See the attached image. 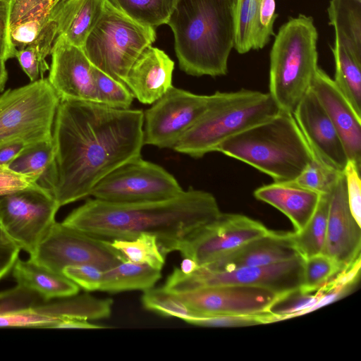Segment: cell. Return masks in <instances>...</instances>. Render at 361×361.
<instances>
[{
  "instance_id": "6da1fadb",
  "label": "cell",
  "mask_w": 361,
  "mask_h": 361,
  "mask_svg": "<svg viewBox=\"0 0 361 361\" xmlns=\"http://www.w3.org/2000/svg\"><path fill=\"white\" fill-rule=\"evenodd\" d=\"M144 112L60 100L52 130L54 161L44 183L59 207L90 195L122 164L140 157Z\"/></svg>"
},
{
  "instance_id": "7a4b0ae2",
  "label": "cell",
  "mask_w": 361,
  "mask_h": 361,
  "mask_svg": "<svg viewBox=\"0 0 361 361\" xmlns=\"http://www.w3.org/2000/svg\"><path fill=\"white\" fill-rule=\"evenodd\" d=\"M221 213L212 193L190 188L176 197L157 201L117 203L89 199L62 222L109 241L152 234L166 257L176 251L189 235Z\"/></svg>"
},
{
  "instance_id": "3957f363",
  "label": "cell",
  "mask_w": 361,
  "mask_h": 361,
  "mask_svg": "<svg viewBox=\"0 0 361 361\" xmlns=\"http://www.w3.org/2000/svg\"><path fill=\"white\" fill-rule=\"evenodd\" d=\"M233 0H178L167 25L181 71L223 76L234 47Z\"/></svg>"
},
{
  "instance_id": "277c9868",
  "label": "cell",
  "mask_w": 361,
  "mask_h": 361,
  "mask_svg": "<svg viewBox=\"0 0 361 361\" xmlns=\"http://www.w3.org/2000/svg\"><path fill=\"white\" fill-rule=\"evenodd\" d=\"M215 152L252 166L274 182L294 180L314 156L293 114L282 111L225 140Z\"/></svg>"
},
{
  "instance_id": "5b68a950",
  "label": "cell",
  "mask_w": 361,
  "mask_h": 361,
  "mask_svg": "<svg viewBox=\"0 0 361 361\" xmlns=\"http://www.w3.org/2000/svg\"><path fill=\"white\" fill-rule=\"evenodd\" d=\"M318 32L304 14L279 28L269 57V93L280 110L293 114L310 90L318 66Z\"/></svg>"
},
{
  "instance_id": "8992f818",
  "label": "cell",
  "mask_w": 361,
  "mask_h": 361,
  "mask_svg": "<svg viewBox=\"0 0 361 361\" xmlns=\"http://www.w3.org/2000/svg\"><path fill=\"white\" fill-rule=\"evenodd\" d=\"M281 111L269 92L241 89L217 92L212 105L173 147L200 158L233 135L268 121Z\"/></svg>"
},
{
  "instance_id": "52a82bcc",
  "label": "cell",
  "mask_w": 361,
  "mask_h": 361,
  "mask_svg": "<svg viewBox=\"0 0 361 361\" xmlns=\"http://www.w3.org/2000/svg\"><path fill=\"white\" fill-rule=\"evenodd\" d=\"M156 37L154 28L138 23L106 0L82 49L94 67L125 84L129 69Z\"/></svg>"
},
{
  "instance_id": "ba28073f",
  "label": "cell",
  "mask_w": 361,
  "mask_h": 361,
  "mask_svg": "<svg viewBox=\"0 0 361 361\" xmlns=\"http://www.w3.org/2000/svg\"><path fill=\"white\" fill-rule=\"evenodd\" d=\"M60 99L42 78L0 94V148L51 140Z\"/></svg>"
},
{
  "instance_id": "9c48e42d",
  "label": "cell",
  "mask_w": 361,
  "mask_h": 361,
  "mask_svg": "<svg viewBox=\"0 0 361 361\" xmlns=\"http://www.w3.org/2000/svg\"><path fill=\"white\" fill-rule=\"evenodd\" d=\"M302 267L303 259L300 256L270 265L229 270L212 271L200 267L189 274L175 267L162 287L169 292L181 293L209 286H243L282 294L300 288Z\"/></svg>"
},
{
  "instance_id": "30bf717a",
  "label": "cell",
  "mask_w": 361,
  "mask_h": 361,
  "mask_svg": "<svg viewBox=\"0 0 361 361\" xmlns=\"http://www.w3.org/2000/svg\"><path fill=\"white\" fill-rule=\"evenodd\" d=\"M30 259L59 273H62L66 267L85 264L105 271L126 259L110 241L56 221Z\"/></svg>"
},
{
  "instance_id": "8fae6325",
  "label": "cell",
  "mask_w": 361,
  "mask_h": 361,
  "mask_svg": "<svg viewBox=\"0 0 361 361\" xmlns=\"http://www.w3.org/2000/svg\"><path fill=\"white\" fill-rule=\"evenodd\" d=\"M59 208L52 195L40 185L0 195V228L30 255L56 221Z\"/></svg>"
},
{
  "instance_id": "7c38bea8",
  "label": "cell",
  "mask_w": 361,
  "mask_h": 361,
  "mask_svg": "<svg viewBox=\"0 0 361 361\" xmlns=\"http://www.w3.org/2000/svg\"><path fill=\"white\" fill-rule=\"evenodd\" d=\"M183 191L172 174L140 156L122 164L102 178L90 195L103 201L129 203L169 199Z\"/></svg>"
},
{
  "instance_id": "4fadbf2b",
  "label": "cell",
  "mask_w": 361,
  "mask_h": 361,
  "mask_svg": "<svg viewBox=\"0 0 361 361\" xmlns=\"http://www.w3.org/2000/svg\"><path fill=\"white\" fill-rule=\"evenodd\" d=\"M216 97L217 92L197 94L173 86L144 112V145L173 149Z\"/></svg>"
},
{
  "instance_id": "5bb4252c",
  "label": "cell",
  "mask_w": 361,
  "mask_h": 361,
  "mask_svg": "<svg viewBox=\"0 0 361 361\" xmlns=\"http://www.w3.org/2000/svg\"><path fill=\"white\" fill-rule=\"evenodd\" d=\"M271 231L260 221L247 216L221 212L185 238L176 251L202 267Z\"/></svg>"
},
{
  "instance_id": "9a60e30c",
  "label": "cell",
  "mask_w": 361,
  "mask_h": 361,
  "mask_svg": "<svg viewBox=\"0 0 361 361\" xmlns=\"http://www.w3.org/2000/svg\"><path fill=\"white\" fill-rule=\"evenodd\" d=\"M113 300L89 294L44 301L35 306L0 315V327L56 328L69 319L94 320L110 316Z\"/></svg>"
},
{
  "instance_id": "2e32d148",
  "label": "cell",
  "mask_w": 361,
  "mask_h": 361,
  "mask_svg": "<svg viewBox=\"0 0 361 361\" xmlns=\"http://www.w3.org/2000/svg\"><path fill=\"white\" fill-rule=\"evenodd\" d=\"M196 317L267 312L280 294L252 286H217L175 293Z\"/></svg>"
},
{
  "instance_id": "e0dca14e",
  "label": "cell",
  "mask_w": 361,
  "mask_h": 361,
  "mask_svg": "<svg viewBox=\"0 0 361 361\" xmlns=\"http://www.w3.org/2000/svg\"><path fill=\"white\" fill-rule=\"evenodd\" d=\"M47 78L60 100L98 103L94 66L82 48L56 38Z\"/></svg>"
},
{
  "instance_id": "ac0fdd59",
  "label": "cell",
  "mask_w": 361,
  "mask_h": 361,
  "mask_svg": "<svg viewBox=\"0 0 361 361\" xmlns=\"http://www.w3.org/2000/svg\"><path fill=\"white\" fill-rule=\"evenodd\" d=\"M293 115L314 157L327 166L343 173L348 161L343 143L311 89Z\"/></svg>"
},
{
  "instance_id": "d6986e66",
  "label": "cell",
  "mask_w": 361,
  "mask_h": 361,
  "mask_svg": "<svg viewBox=\"0 0 361 361\" xmlns=\"http://www.w3.org/2000/svg\"><path fill=\"white\" fill-rule=\"evenodd\" d=\"M361 226L353 217L348 202L345 181L341 173L329 199L324 254L342 270L360 260Z\"/></svg>"
},
{
  "instance_id": "ffe728a7",
  "label": "cell",
  "mask_w": 361,
  "mask_h": 361,
  "mask_svg": "<svg viewBox=\"0 0 361 361\" xmlns=\"http://www.w3.org/2000/svg\"><path fill=\"white\" fill-rule=\"evenodd\" d=\"M310 89L336 127L348 160L361 168V116L334 80L320 68L315 73Z\"/></svg>"
},
{
  "instance_id": "44dd1931",
  "label": "cell",
  "mask_w": 361,
  "mask_h": 361,
  "mask_svg": "<svg viewBox=\"0 0 361 361\" xmlns=\"http://www.w3.org/2000/svg\"><path fill=\"white\" fill-rule=\"evenodd\" d=\"M174 62L161 49L147 47L129 69L125 84L134 98L152 104L172 87Z\"/></svg>"
},
{
  "instance_id": "7402d4cb",
  "label": "cell",
  "mask_w": 361,
  "mask_h": 361,
  "mask_svg": "<svg viewBox=\"0 0 361 361\" xmlns=\"http://www.w3.org/2000/svg\"><path fill=\"white\" fill-rule=\"evenodd\" d=\"M298 256L288 233L271 231L269 234L202 267L212 271L229 270L270 265Z\"/></svg>"
},
{
  "instance_id": "603a6c76",
  "label": "cell",
  "mask_w": 361,
  "mask_h": 361,
  "mask_svg": "<svg viewBox=\"0 0 361 361\" xmlns=\"http://www.w3.org/2000/svg\"><path fill=\"white\" fill-rule=\"evenodd\" d=\"M254 197L275 207L293 224L295 231L302 230L318 205L321 195L292 181L274 182L257 188Z\"/></svg>"
},
{
  "instance_id": "cb8c5ba5",
  "label": "cell",
  "mask_w": 361,
  "mask_h": 361,
  "mask_svg": "<svg viewBox=\"0 0 361 361\" xmlns=\"http://www.w3.org/2000/svg\"><path fill=\"white\" fill-rule=\"evenodd\" d=\"M106 0H61L55 4L50 19L56 26L57 36L83 48L85 41L99 20Z\"/></svg>"
},
{
  "instance_id": "d4e9b609",
  "label": "cell",
  "mask_w": 361,
  "mask_h": 361,
  "mask_svg": "<svg viewBox=\"0 0 361 361\" xmlns=\"http://www.w3.org/2000/svg\"><path fill=\"white\" fill-rule=\"evenodd\" d=\"M54 0H11L8 31L16 49L32 43L49 20Z\"/></svg>"
},
{
  "instance_id": "484cf974",
  "label": "cell",
  "mask_w": 361,
  "mask_h": 361,
  "mask_svg": "<svg viewBox=\"0 0 361 361\" xmlns=\"http://www.w3.org/2000/svg\"><path fill=\"white\" fill-rule=\"evenodd\" d=\"M11 271L17 284L35 291L45 300L72 296L80 290L79 286L63 273L51 270L30 258H18Z\"/></svg>"
},
{
  "instance_id": "4316f807",
  "label": "cell",
  "mask_w": 361,
  "mask_h": 361,
  "mask_svg": "<svg viewBox=\"0 0 361 361\" xmlns=\"http://www.w3.org/2000/svg\"><path fill=\"white\" fill-rule=\"evenodd\" d=\"M327 11L335 39L361 63V0H330Z\"/></svg>"
},
{
  "instance_id": "83f0119b",
  "label": "cell",
  "mask_w": 361,
  "mask_h": 361,
  "mask_svg": "<svg viewBox=\"0 0 361 361\" xmlns=\"http://www.w3.org/2000/svg\"><path fill=\"white\" fill-rule=\"evenodd\" d=\"M161 276V270L125 259L103 271L99 290L114 293L134 290L144 291L154 287Z\"/></svg>"
},
{
  "instance_id": "f1b7e54d",
  "label": "cell",
  "mask_w": 361,
  "mask_h": 361,
  "mask_svg": "<svg viewBox=\"0 0 361 361\" xmlns=\"http://www.w3.org/2000/svg\"><path fill=\"white\" fill-rule=\"evenodd\" d=\"M330 194L321 195L317 209L305 228L288 232L298 254L304 259L323 253L327 231Z\"/></svg>"
},
{
  "instance_id": "f546056e",
  "label": "cell",
  "mask_w": 361,
  "mask_h": 361,
  "mask_svg": "<svg viewBox=\"0 0 361 361\" xmlns=\"http://www.w3.org/2000/svg\"><path fill=\"white\" fill-rule=\"evenodd\" d=\"M331 51L335 62L333 80L355 112L361 116V63L336 39Z\"/></svg>"
},
{
  "instance_id": "4dcf8cb0",
  "label": "cell",
  "mask_w": 361,
  "mask_h": 361,
  "mask_svg": "<svg viewBox=\"0 0 361 361\" xmlns=\"http://www.w3.org/2000/svg\"><path fill=\"white\" fill-rule=\"evenodd\" d=\"M53 161L54 146L51 140L27 145L7 166L42 187L49 175Z\"/></svg>"
},
{
  "instance_id": "1f68e13d",
  "label": "cell",
  "mask_w": 361,
  "mask_h": 361,
  "mask_svg": "<svg viewBox=\"0 0 361 361\" xmlns=\"http://www.w3.org/2000/svg\"><path fill=\"white\" fill-rule=\"evenodd\" d=\"M117 10L145 26L167 24L178 0H106Z\"/></svg>"
},
{
  "instance_id": "d6a6232c",
  "label": "cell",
  "mask_w": 361,
  "mask_h": 361,
  "mask_svg": "<svg viewBox=\"0 0 361 361\" xmlns=\"http://www.w3.org/2000/svg\"><path fill=\"white\" fill-rule=\"evenodd\" d=\"M111 245L116 249L126 260L149 265L161 270L165 263L155 235L141 233L130 240H114Z\"/></svg>"
},
{
  "instance_id": "836d02e7",
  "label": "cell",
  "mask_w": 361,
  "mask_h": 361,
  "mask_svg": "<svg viewBox=\"0 0 361 361\" xmlns=\"http://www.w3.org/2000/svg\"><path fill=\"white\" fill-rule=\"evenodd\" d=\"M323 290L306 293L300 288L280 294L270 305L267 312L274 318L275 322L288 319L315 310L322 298Z\"/></svg>"
},
{
  "instance_id": "e575fe53",
  "label": "cell",
  "mask_w": 361,
  "mask_h": 361,
  "mask_svg": "<svg viewBox=\"0 0 361 361\" xmlns=\"http://www.w3.org/2000/svg\"><path fill=\"white\" fill-rule=\"evenodd\" d=\"M261 0H233L234 47L243 54L252 49L255 18Z\"/></svg>"
},
{
  "instance_id": "d590c367",
  "label": "cell",
  "mask_w": 361,
  "mask_h": 361,
  "mask_svg": "<svg viewBox=\"0 0 361 361\" xmlns=\"http://www.w3.org/2000/svg\"><path fill=\"white\" fill-rule=\"evenodd\" d=\"M342 269L338 264L324 254L303 259L302 281L300 289L314 293L330 282Z\"/></svg>"
},
{
  "instance_id": "8d00e7d4",
  "label": "cell",
  "mask_w": 361,
  "mask_h": 361,
  "mask_svg": "<svg viewBox=\"0 0 361 361\" xmlns=\"http://www.w3.org/2000/svg\"><path fill=\"white\" fill-rule=\"evenodd\" d=\"M141 300L145 309L164 317H178L184 321L196 317L175 293L163 287L144 290Z\"/></svg>"
},
{
  "instance_id": "74e56055",
  "label": "cell",
  "mask_w": 361,
  "mask_h": 361,
  "mask_svg": "<svg viewBox=\"0 0 361 361\" xmlns=\"http://www.w3.org/2000/svg\"><path fill=\"white\" fill-rule=\"evenodd\" d=\"M341 172L322 162L314 156L299 176L293 180L298 185L319 195L331 194Z\"/></svg>"
},
{
  "instance_id": "f35d334b",
  "label": "cell",
  "mask_w": 361,
  "mask_h": 361,
  "mask_svg": "<svg viewBox=\"0 0 361 361\" xmlns=\"http://www.w3.org/2000/svg\"><path fill=\"white\" fill-rule=\"evenodd\" d=\"M98 103L107 106L129 109L134 97L126 84L122 83L94 67Z\"/></svg>"
},
{
  "instance_id": "ab89813d",
  "label": "cell",
  "mask_w": 361,
  "mask_h": 361,
  "mask_svg": "<svg viewBox=\"0 0 361 361\" xmlns=\"http://www.w3.org/2000/svg\"><path fill=\"white\" fill-rule=\"evenodd\" d=\"M185 322L192 325L211 327H241L275 322L274 317L269 312L197 316Z\"/></svg>"
},
{
  "instance_id": "60d3db41",
  "label": "cell",
  "mask_w": 361,
  "mask_h": 361,
  "mask_svg": "<svg viewBox=\"0 0 361 361\" xmlns=\"http://www.w3.org/2000/svg\"><path fill=\"white\" fill-rule=\"evenodd\" d=\"M44 301L39 294L21 285L0 292V315L25 309Z\"/></svg>"
},
{
  "instance_id": "b9f144b4",
  "label": "cell",
  "mask_w": 361,
  "mask_h": 361,
  "mask_svg": "<svg viewBox=\"0 0 361 361\" xmlns=\"http://www.w3.org/2000/svg\"><path fill=\"white\" fill-rule=\"evenodd\" d=\"M361 168L348 160L343 173L345 181L347 199L350 212L355 221L361 226Z\"/></svg>"
},
{
  "instance_id": "7bdbcfd3",
  "label": "cell",
  "mask_w": 361,
  "mask_h": 361,
  "mask_svg": "<svg viewBox=\"0 0 361 361\" xmlns=\"http://www.w3.org/2000/svg\"><path fill=\"white\" fill-rule=\"evenodd\" d=\"M103 270L88 264L66 267L62 273L86 291L99 290Z\"/></svg>"
},
{
  "instance_id": "ee69618b",
  "label": "cell",
  "mask_w": 361,
  "mask_h": 361,
  "mask_svg": "<svg viewBox=\"0 0 361 361\" xmlns=\"http://www.w3.org/2000/svg\"><path fill=\"white\" fill-rule=\"evenodd\" d=\"M39 185L36 182L11 170L7 166L0 165V195Z\"/></svg>"
},
{
  "instance_id": "f6af8a7d",
  "label": "cell",
  "mask_w": 361,
  "mask_h": 361,
  "mask_svg": "<svg viewBox=\"0 0 361 361\" xmlns=\"http://www.w3.org/2000/svg\"><path fill=\"white\" fill-rule=\"evenodd\" d=\"M10 3L11 0H0V58L6 61L15 57L16 51L8 31Z\"/></svg>"
},
{
  "instance_id": "bcb514c9",
  "label": "cell",
  "mask_w": 361,
  "mask_h": 361,
  "mask_svg": "<svg viewBox=\"0 0 361 361\" xmlns=\"http://www.w3.org/2000/svg\"><path fill=\"white\" fill-rule=\"evenodd\" d=\"M20 249L13 243L0 245V281L12 270Z\"/></svg>"
},
{
  "instance_id": "7dc6e473",
  "label": "cell",
  "mask_w": 361,
  "mask_h": 361,
  "mask_svg": "<svg viewBox=\"0 0 361 361\" xmlns=\"http://www.w3.org/2000/svg\"><path fill=\"white\" fill-rule=\"evenodd\" d=\"M15 57L18 59L22 69L31 82L35 81L40 75V67L37 59L27 49H16Z\"/></svg>"
},
{
  "instance_id": "c3c4849f",
  "label": "cell",
  "mask_w": 361,
  "mask_h": 361,
  "mask_svg": "<svg viewBox=\"0 0 361 361\" xmlns=\"http://www.w3.org/2000/svg\"><path fill=\"white\" fill-rule=\"evenodd\" d=\"M27 145L24 143H15L0 148V165H9Z\"/></svg>"
},
{
  "instance_id": "681fc988",
  "label": "cell",
  "mask_w": 361,
  "mask_h": 361,
  "mask_svg": "<svg viewBox=\"0 0 361 361\" xmlns=\"http://www.w3.org/2000/svg\"><path fill=\"white\" fill-rule=\"evenodd\" d=\"M104 328L102 326L97 325L82 319H69L61 322L56 329H95Z\"/></svg>"
},
{
  "instance_id": "f907efd6",
  "label": "cell",
  "mask_w": 361,
  "mask_h": 361,
  "mask_svg": "<svg viewBox=\"0 0 361 361\" xmlns=\"http://www.w3.org/2000/svg\"><path fill=\"white\" fill-rule=\"evenodd\" d=\"M179 269L185 274H189L196 271L200 266L191 258L183 257Z\"/></svg>"
},
{
  "instance_id": "816d5d0a",
  "label": "cell",
  "mask_w": 361,
  "mask_h": 361,
  "mask_svg": "<svg viewBox=\"0 0 361 361\" xmlns=\"http://www.w3.org/2000/svg\"><path fill=\"white\" fill-rule=\"evenodd\" d=\"M8 79L6 61L0 58V93L4 90Z\"/></svg>"
},
{
  "instance_id": "f5cc1de1",
  "label": "cell",
  "mask_w": 361,
  "mask_h": 361,
  "mask_svg": "<svg viewBox=\"0 0 361 361\" xmlns=\"http://www.w3.org/2000/svg\"><path fill=\"white\" fill-rule=\"evenodd\" d=\"M0 228V245L11 243Z\"/></svg>"
},
{
  "instance_id": "db71d44e",
  "label": "cell",
  "mask_w": 361,
  "mask_h": 361,
  "mask_svg": "<svg viewBox=\"0 0 361 361\" xmlns=\"http://www.w3.org/2000/svg\"><path fill=\"white\" fill-rule=\"evenodd\" d=\"M54 1L58 3L61 0H54Z\"/></svg>"
}]
</instances>
